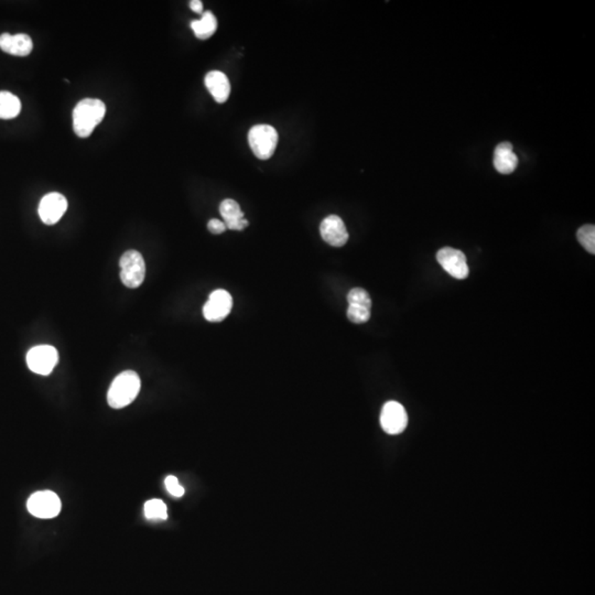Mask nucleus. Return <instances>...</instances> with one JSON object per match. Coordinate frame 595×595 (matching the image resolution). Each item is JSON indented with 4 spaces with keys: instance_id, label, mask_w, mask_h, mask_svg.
I'll return each mask as SVG.
<instances>
[{
    "instance_id": "nucleus-24",
    "label": "nucleus",
    "mask_w": 595,
    "mask_h": 595,
    "mask_svg": "<svg viewBox=\"0 0 595 595\" xmlns=\"http://www.w3.org/2000/svg\"><path fill=\"white\" fill-rule=\"evenodd\" d=\"M190 8L196 14H202L203 12V4L200 0H192L190 1Z\"/></svg>"
},
{
    "instance_id": "nucleus-22",
    "label": "nucleus",
    "mask_w": 595,
    "mask_h": 595,
    "mask_svg": "<svg viewBox=\"0 0 595 595\" xmlns=\"http://www.w3.org/2000/svg\"><path fill=\"white\" fill-rule=\"evenodd\" d=\"M166 489L175 497H182L184 495V489L180 485L177 477L169 475L165 481Z\"/></svg>"
},
{
    "instance_id": "nucleus-7",
    "label": "nucleus",
    "mask_w": 595,
    "mask_h": 595,
    "mask_svg": "<svg viewBox=\"0 0 595 595\" xmlns=\"http://www.w3.org/2000/svg\"><path fill=\"white\" fill-rule=\"evenodd\" d=\"M437 260L453 278L462 280L469 276L467 257L461 250H454L452 247H444L437 254Z\"/></svg>"
},
{
    "instance_id": "nucleus-13",
    "label": "nucleus",
    "mask_w": 595,
    "mask_h": 595,
    "mask_svg": "<svg viewBox=\"0 0 595 595\" xmlns=\"http://www.w3.org/2000/svg\"><path fill=\"white\" fill-rule=\"evenodd\" d=\"M220 213L228 230H243L250 224L245 218L240 204L232 198H226L220 203Z\"/></svg>"
},
{
    "instance_id": "nucleus-19",
    "label": "nucleus",
    "mask_w": 595,
    "mask_h": 595,
    "mask_svg": "<svg viewBox=\"0 0 595 595\" xmlns=\"http://www.w3.org/2000/svg\"><path fill=\"white\" fill-rule=\"evenodd\" d=\"M579 243L588 250L590 254H595V228L594 225H584L579 228L576 233Z\"/></svg>"
},
{
    "instance_id": "nucleus-3",
    "label": "nucleus",
    "mask_w": 595,
    "mask_h": 595,
    "mask_svg": "<svg viewBox=\"0 0 595 595\" xmlns=\"http://www.w3.org/2000/svg\"><path fill=\"white\" fill-rule=\"evenodd\" d=\"M248 143L258 159L267 160L274 155L278 143V133L269 125H257L248 133Z\"/></svg>"
},
{
    "instance_id": "nucleus-9",
    "label": "nucleus",
    "mask_w": 595,
    "mask_h": 595,
    "mask_svg": "<svg viewBox=\"0 0 595 595\" xmlns=\"http://www.w3.org/2000/svg\"><path fill=\"white\" fill-rule=\"evenodd\" d=\"M233 307V298L226 290L218 289L208 297L203 307V315L208 321L220 322L230 315Z\"/></svg>"
},
{
    "instance_id": "nucleus-16",
    "label": "nucleus",
    "mask_w": 595,
    "mask_h": 595,
    "mask_svg": "<svg viewBox=\"0 0 595 595\" xmlns=\"http://www.w3.org/2000/svg\"><path fill=\"white\" fill-rule=\"evenodd\" d=\"M191 28L198 39L206 40L215 34L218 29V20L210 11L202 14L201 19L193 20Z\"/></svg>"
},
{
    "instance_id": "nucleus-10",
    "label": "nucleus",
    "mask_w": 595,
    "mask_h": 595,
    "mask_svg": "<svg viewBox=\"0 0 595 595\" xmlns=\"http://www.w3.org/2000/svg\"><path fill=\"white\" fill-rule=\"evenodd\" d=\"M68 210L66 196L58 192L46 194L39 204V215L46 225H54Z\"/></svg>"
},
{
    "instance_id": "nucleus-5",
    "label": "nucleus",
    "mask_w": 595,
    "mask_h": 595,
    "mask_svg": "<svg viewBox=\"0 0 595 595\" xmlns=\"http://www.w3.org/2000/svg\"><path fill=\"white\" fill-rule=\"evenodd\" d=\"M61 507L62 504L59 496L51 491L36 492L30 496L27 502L28 512L41 519L56 517L60 514Z\"/></svg>"
},
{
    "instance_id": "nucleus-8",
    "label": "nucleus",
    "mask_w": 595,
    "mask_h": 595,
    "mask_svg": "<svg viewBox=\"0 0 595 595\" xmlns=\"http://www.w3.org/2000/svg\"><path fill=\"white\" fill-rule=\"evenodd\" d=\"M380 424L382 430L388 434H400L408 424L406 409L400 402H386L380 414Z\"/></svg>"
},
{
    "instance_id": "nucleus-12",
    "label": "nucleus",
    "mask_w": 595,
    "mask_h": 595,
    "mask_svg": "<svg viewBox=\"0 0 595 595\" xmlns=\"http://www.w3.org/2000/svg\"><path fill=\"white\" fill-rule=\"evenodd\" d=\"M0 49L11 56H27L31 54L34 44L28 34H3L0 36Z\"/></svg>"
},
{
    "instance_id": "nucleus-14",
    "label": "nucleus",
    "mask_w": 595,
    "mask_h": 595,
    "mask_svg": "<svg viewBox=\"0 0 595 595\" xmlns=\"http://www.w3.org/2000/svg\"><path fill=\"white\" fill-rule=\"evenodd\" d=\"M204 83L216 103L223 104L228 101L230 94V80L224 73L220 71H210L206 74Z\"/></svg>"
},
{
    "instance_id": "nucleus-23",
    "label": "nucleus",
    "mask_w": 595,
    "mask_h": 595,
    "mask_svg": "<svg viewBox=\"0 0 595 595\" xmlns=\"http://www.w3.org/2000/svg\"><path fill=\"white\" fill-rule=\"evenodd\" d=\"M208 228L212 234L215 235L222 234V233H224L226 230H228L225 223L223 222V220H218V218L210 220V222L208 223Z\"/></svg>"
},
{
    "instance_id": "nucleus-1",
    "label": "nucleus",
    "mask_w": 595,
    "mask_h": 595,
    "mask_svg": "<svg viewBox=\"0 0 595 595\" xmlns=\"http://www.w3.org/2000/svg\"><path fill=\"white\" fill-rule=\"evenodd\" d=\"M106 106L99 99L85 98L73 111V129L80 138H88L104 118Z\"/></svg>"
},
{
    "instance_id": "nucleus-17",
    "label": "nucleus",
    "mask_w": 595,
    "mask_h": 595,
    "mask_svg": "<svg viewBox=\"0 0 595 595\" xmlns=\"http://www.w3.org/2000/svg\"><path fill=\"white\" fill-rule=\"evenodd\" d=\"M21 111V102L10 92H0V119H12Z\"/></svg>"
},
{
    "instance_id": "nucleus-6",
    "label": "nucleus",
    "mask_w": 595,
    "mask_h": 595,
    "mask_svg": "<svg viewBox=\"0 0 595 595\" xmlns=\"http://www.w3.org/2000/svg\"><path fill=\"white\" fill-rule=\"evenodd\" d=\"M59 362V353L54 346L39 345L27 354L28 367L34 373L46 376L51 374Z\"/></svg>"
},
{
    "instance_id": "nucleus-2",
    "label": "nucleus",
    "mask_w": 595,
    "mask_h": 595,
    "mask_svg": "<svg viewBox=\"0 0 595 595\" xmlns=\"http://www.w3.org/2000/svg\"><path fill=\"white\" fill-rule=\"evenodd\" d=\"M141 390V378L133 370H126L119 374L111 382L107 394V402L114 409L128 406L138 396Z\"/></svg>"
},
{
    "instance_id": "nucleus-20",
    "label": "nucleus",
    "mask_w": 595,
    "mask_h": 595,
    "mask_svg": "<svg viewBox=\"0 0 595 595\" xmlns=\"http://www.w3.org/2000/svg\"><path fill=\"white\" fill-rule=\"evenodd\" d=\"M347 317H349L350 321L356 323V325L366 323L370 319V309L362 307V305H349Z\"/></svg>"
},
{
    "instance_id": "nucleus-4",
    "label": "nucleus",
    "mask_w": 595,
    "mask_h": 595,
    "mask_svg": "<svg viewBox=\"0 0 595 595\" xmlns=\"http://www.w3.org/2000/svg\"><path fill=\"white\" fill-rule=\"evenodd\" d=\"M121 279L128 288H138L146 276V264L143 255L137 250H128L121 256Z\"/></svg>"
},
{
    "instance_id": "nucleus-21",
    "label": "nucleus",
    "mask_w": 595,
    "mask_h": 595,
    "mask_svg": "<svg viewBox=\"0 0 595 595\" xmlns=\"http://www.w3.org/2000/svg\"><path fill=\"white\" fill-rule=\"evenodd\" d=\"M349 305H362V307L372 309V299L367 291L363 288H354L347 295Z\"/></svg>"
},
{
    "instance_id": "nucleus-11",
    "label": "nucleus",
    "mask_w": 595,
    "mask_h": 595,
    "mask_svg": "<svg viewBox=\"0 0 595 595\" xmlns=\"http://www.w3.org/2000/svg\"><path fill=\"white\" fill-rule=\"evenodd\" d=\"M322 238L333 247H342L349 240V232L343 220L337 215H329L320 225Z\"/></svg>"
},
{
    "instance_id": "nucleus-15",
    "label": "nucleus",
    "mask_w": 595,
    "mask_h": 595,
    "mask_svg": "<svg viewBox=\"0 0 595 595\" xmlns=\"http://www.w3.org/2000/svg\"><path fill=\"white\" fill-rule=\"evenodd\" d=\"M518 158L514 153L513 145L502 143L496 147L494 153V167L502 175H509L517 168Z\"/></svg>"
},
{
    "instance_id": "nucleus-18",
    "label": "nucleus",
    "mask_w": 595,
    "mask_h": 595,
    "mask_svg": "<svg viewBox=\"0 0 595 595\" xmlns=\"http://www.w3.org/2000/svg\"><path fill=\"white\" fill-rule=\"evenodd\" d=\"M145 516L149 520H166L168 518L167 505L161 499L146 502Z\"/></svg>"
}]
</instances>
